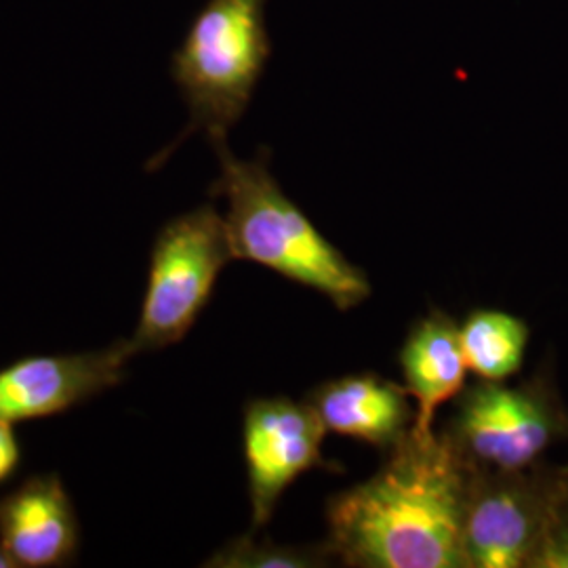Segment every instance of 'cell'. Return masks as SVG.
I'll return each mask as SVG.
<instances>
[{"instance_id": "cell-1", "label": "cell", "mask_w": 568, "mask_h": 568, "mask_svg": "<svg viewBox=\"0 0 568 568\" xmlns=\"http://www.w3.org/2000/svg\"><path fill=\"white\" fill-rule=\"evenodd\" d=\"M361 485L326 504V546L352 568H466L469 467L440 432H408Z\"/></svg>"}, {"instance_id": "cell-2", "label": "cell", "mask_w": 568, "mask_h": 568, "mask_svg": "<svg viewBox=\"0 0 568 568\" xmlns=\"http://www.w3.org/2000/svg\"><path fill=\"white\" fill-rule=\"evenodd\" d=\"M220 178L211 196L227 204L225 225L234 260L264 265L291 283L325 295L337 310H352L371 297V283L358 265L326 241L304 211L284 194L270 169V152L244 161L225 142L211 143Z\"/></svg>"}, {"instance_id": "cell-3", "label": "cell", "mask_w": 568, "mask_h": 568, "mask_svg": "<svg viewBox=\"0 0 568 568\" xmlns=\"http://www.w3.org/2000/svg\"><path fill=\"white\" fill-rule=\"evenodd\" d=\"M265 2L209 0L192 21L171 61L190 124L161 161L196 131L211 143L225 142L230 129L243 119L272 58Z\"/></svg>"}, {"instance_id": "cell-4", "label": "cell", "mask_w": 568, "mask_h": 568, "mask_svg": "<svg viewBox=\"0 0 568 568\" xmlns=\"http://www.w3.org/2000/svg\"><path fill=\"white\" fill-rule=\"evenodd\" d=\"M440 434L467 467L525 469L568 438V410L544 373L518 386L478 379L459 392Z\"/></svg>"}, {"instance_id": "cell-5", "label": "cell", "mask_w": 568, "mask_h": 568, "mask_svg": "<svg viewBox=\"0 0 568 568\" xmlns=\"http://www.w3.org/2000/svg\"><path fill=\"white\" fill-rule=\"evenodd\" d=\"M232 260L225 217L213 204L164 224L152 246L140 325L131 337L138 354L180 344Z\"/></svg>"}, {"instance_id": "cell-6", "label": "cell", "mask_w": 568, "mask_h": 568, "mask_svg": "<svg viewBox=\"0 0 568 568\" xmlns=\"http://www.w3.org/2000/svg\"><path fill=\"white\" fill-rule=\"evenodd\" d=\"M558 467H469L462 546L466 568H530L548 528Z\"/></svg>"}, {"instance_id": "cell-7", "label": "cell", "mask_w": 568, "mask_h": 568, "mask_svg": "<svg viewBox=\"0 0 568 568\" xmlns=\"http://www.w3.org/2000/svg\"><path fill=\"white\" fill-rule=\"evenodd\" d=\"M326 427L310 403L286 396L255 398L244 406L243 445L251 532L264 528L284 490L310 469H342L323 455Z\"/></svg>"}, {"instance_id": "cell-8", "label": "cell", "mask_w": 568, "mask_h": 568, "mask_svg": "<svg viewBox=\"0 0 568 568\" xmlns=\"http://www.w3.org/2000/svg\"><path fill=\"white\" fill-rule=\"evenodd\" d=\"M133 356V342L119 339L93 352L21 358L0 371V419L21 424L82 405L121 386Z\"/></svg>"}, {"instance_id": "cell-9", "label": "cell", "mask_w": 568, "mask_h": 568, "mask_svg": "<svg viewBox=\"0 0 568 568\" xmlns=\"http://www.w3.org/2000/svg\"><path fill=\"white\" fill-rule=\"evenodd\" d=\"M79 544L77 511L55 474L28 478L0 499V548L18 567H65Z\"/></svg>"}, {"instance_id": "cell-10", "label": "cell", "mask_w": 568, "mask_h": 568, "mask_svg": "<svg viewBox=\"0 0 568 568\" xmlns=\"http://www.w3.org/2000/svg\"><path fill=\"white\" fill-rule=\"evenodd\" d=\"M305 403L316 410L326 432L368 447L392 450L415 424V405L405 386L377 373H352L314 387Z\"/></svg>"}, {"instance_id": "cell-11", "label": "cell", "mask_w": 568, "mask_h": 568, "mask_svg": "<svg viewBox=\"0 0 568 568\" xmlns=\"http://www.w3.org/2000/svg\"><path fill=\"white\" fill-rule=\"evenodd\" d=\"M406 392L415 405L413 432H434L436 413L466 387L467 366L459 325L443 310H429L408 328L398 354Z\"/></svg>"}, {"instance_id": "cell-12", "label": "cell", "mask_w": 568, "mask_h": 568, "mask_svg": "<svg viewBox=\"0 0 568 568\" xmlns=\"http://www.w3.org/2000/svg\"><path fill=\"white\" fill-rule=\"evenodd\" d=\"M469 371L485 382H508L525 363L528 325L504 310H474L459 325Z\"/></svg>"}, {"instance_id": "cell-13", "label": "cell", "mask_w": 568, "mask_h": 568, "mask_svg": "<svg viewBox=\"0 0 568 568\" xmlns=\"http://www.w3.org/2000/svg\"><path fill=\"white\" fill-rule=\"evenodd\" d=\"M333 554L325 541L318 546H288L270 539H257L246 532L217 549L206 568H321L333 565Z\"/></svg>"}, {"instance_id": "cell-14", "label": "cell", "mask_w": 568, "mask_h": 568, "mask_svg": "<svg viewBox=\"0 0 568 568\" xmlns=\"http://www.w3.org/2000/svg\"><path fill=\"white\" fill-rule=\"evenodd\" d=\"M530 568H568V466L558 467L548 528Z\"/></svg>"}, {"instance_id": "cell-15", "label": "cell", "mask_w": 568, "mask_h": 568, "mask_svg": "<svg viewBox=\"0 0 568 568\" xmlns=\"http://www.w3.org/2000/svg\"><path fill=\"white\" fill-rule=\"evenodd\" d=\"M20 466V443L13 424L0 419V483H4Z\"/></svg>"}, {"instance_id": "cell-16", "label": "cell", "mask_w": 568, "mask_h": 568, "mask_svg": "<svg viewBox=\"0 0 568 568\" xmlns=\"http://www.w3.org/2000/svg\"><path fill=\"white\" fill-rule=\"evenodd\" d=\"M18 567V562L4 551V549L0 548V568H13Z\"/></svg>"}]
</instances>
